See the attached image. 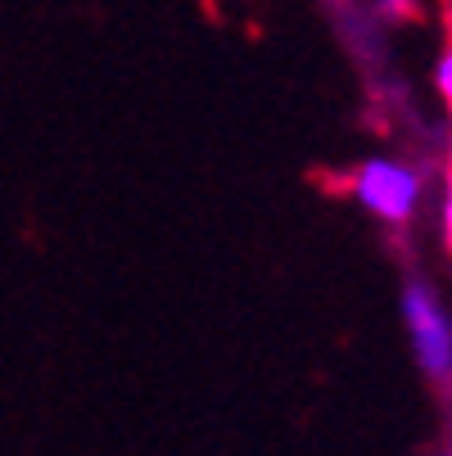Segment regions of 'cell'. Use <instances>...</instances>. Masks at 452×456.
Segmentation results:
<instances>
[{
	"label": "cell",
	"instance_id": "52a82bcc",
	"mask_svg": "<svg viewBox=\"0 0 452 456\" xmlns=\"http://www.w3.org/2000/svg\"><path fill=\"white\" fill-rule=\"evenodd\" d=\"M448 248H452V244H448Z\"/></svg>",
	"mask_w": 452,
	"mask_h": 456
},
{
	"label": "cell",
	"instance_id": "7a4b0ae2",
	"mask_svg": "<svg viewBox=\"0 0 452 456\" xmlns=\"http://www.w3.org/2000/svg\"><path fill=\"white\" fill-rule=\"evenodd\" d=\"M403 312H407V330L416 344V362L425 366L430 379H448L452 375V330L443 321V307L421 281H412L403 289Z\"/></svg>",
	"mask_w": 452,
	"mask_h": 456
},
{
	"label": "cell",
	"instance_id": "5b68a950",
	"mask_svg": "<svg viewBox=\"0 0 452 456\" xmlns=\"http://www.w3.org/2000/svg\"><path fill=\"white\" fill-rule=\"evenodd\" d=\"M443 226H448V244H452V167H448V213H443Z\"/></svg>",
	"mask_w": 452,
	"mask_h": 456
},
{
	"label": "cell",
	"instance_id": "3957f363",
	"mask_svg": "<svg viewBox=\"0 0 452 456\" xmlns=\"http://www.w3.org/2000/svg\"><path fill=\"white\" fill-rule=\"evenodd\" d=\"M439 10H443V37H448L443 59H439V91H443L448 104H452V0H439Z\"/></svg>",
	"mask_w": 452,
	"mask_h": 456
},
{
	"label": "cell",
	"instance_id": "277c9868",
	"mask_svg": "<svg viewBox=\"0 0 452 456\" xmlns=\"http://www.w3.org/2000/svg\"><path fill=\"white\" fill-rule=\"evenodd\" d=\"M380 10H399L403 19H416V14H421L416 0H380Z\"/></svg>",
	"mask_w": 452,
	"mask_h": 456
},
{
	"label": "cell",
	"instance_id": "6da1fadb",
	"mask_svg": "<svg viewBox=\"0 0 452 456\" xmlns=\"http://www.w3.org/2000/svg\"><path fill=\"white\" fill-rule=\"evenodd\" d=\"M349 185L357 190V200H362V204H366L380 222H390L394 231H403V226L412 222L416 194H421L416 172H407V167H399V163H384V159H375V163H366V167H362Z\"/></svg>",
	"mask_w": 452,
	"mask_h": 456
},
{
	"label": "cell",
	"instance_id": "8992f818",
	"mask_svg": "<svg viewBox=\"0 0 452 456\" xmlns=\"http://www.w3.org/2000/svg\"><path fill=\"white\" fill-rule=\"evenodd\" d=\"M448 456H452V452H448Z\"/></svg>",
	"mask_w": 452,
	"mask_h": 456
}]
</instances>
